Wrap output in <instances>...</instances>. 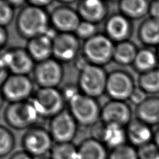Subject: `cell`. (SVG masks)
Masks as SVG:
<instances>
[{
    "mask_svg": "<svg viewBox=\"0 0 159 159\" xmlns=\"http://www.w3.org/2000/svg\"><path fill=\"white\" fill-rule=\"evenodd\" d=\"M79 41L75 34L59 33L53 40V56L59 62H70L78 55Z\"/></svg>",
    "mask_w": 159,
    "mask_h": 159,
    "instance_id": "4fadbf2b",
    "label": "cell"
},
{
    "mask_svg": "<svg viewBox=\"0 0 159 159\" xmlns=\"http://www.w3.org/2000/svg\"><path fill=\"white\" fill-rule=\"evenodd\" d=\"M100 118L104 124L125 127L132 121V111L125 101L112 100L101 110Z\"/></svg>",
    "mask_w": 159,
    "mask_h": 159,
    "instance_id": "9a60e30c",
    "label": "cell"
},
{
    "mask_svg": "<svg viewBox=\"0 0 159 159\" xmlns=\"http://www.w3.org/2000/svg\"><path fill=\"white\" fill-rule=\"evenodd\" d=\"M33 71L35 80L40 88H56L63 78L62 65L55 59L38 63Z\"/></svg>",
    "mask_w": 159,
    "mask_h": 159,
    "instance_id": "9c48e42d",
    "label": "cell"
},
{
    "mask_svg": "<svg viewBox=\"0 0 159 159\" xmlns=\"http://www.w3.org/2000/svg\"><path fill=\"white\" fill-rule=\"evenodd\" d=\"M107 147L95 138L86 139L77 147V159H108Z\"/></svg>",
    "mask_w": 159,
    "mask_h": 159,
    "instance_id": "ffe728a7",
    "label": "cell"
},
{
    "mask_svg": "<svg viewBox=\"0 0 159 159\" xmlns=\"http://www.w3.org/2000/svg\"><path fill=\"white\" fill-rule=\"evenodd\" d=\"M114 48L113 42L106 34H97L85 41L83 53L87 63L103 66L113 59Z\"/></svg>",
    "mask_w": 159,
    "mask_h": 159,
    "instance_id": "7a4b0ae2",
    "label": "cell"
},
{
    "mask_svg": "<svg viewBox=\"0 0 159 159\" xmlns=\"http://www.w3.org/2000/svg\"><path fill=\"white\" fill-rule=\"evenodd\" d=\"M4 96H3L2 92H0V109H1V107L3 106V103H4Z\"/></svg>",
    "mask_w": 159,
    "mask_h": 159,
    "instance_id": "b9f144b4",
    "label": "cell"
},
{
    "mask_svg": "<svg viewBox=\"0 0 159 159\" xmlns=\"http://www.w3.org/2000/svg\"><path fill=\"white\" fill-rule=\"evenodd\" d=\"M138 36L144 44L149 46L159 45V20L150 17L141 24Z\"/></svg>",
    "mask_w": 159,
    "mask_h": 159,
    "instance_id": "cb8c5ba5",
    "label": "cell"
},
{
    "mask_svg": "<svg viewBox=\"0 0 159 159\" xmlns=\"http://www.w3.org/2000/svg\"><path fill=\"white\" fill-rule=\"evenodd\" d=\"M51 3L52 2L49 1V0H41V1H39V0H32V1L29 2V4L35 7L44 8V7L51 4Z\"/></svg>",
    "mask_w": 159,
    "mask_h": 159,
    "instance_id": "74e56055",
    "label": "cell"
},
{
    "mask_svg": "<svg viewBox=\"0 0 159 159\" xmlns=\"http://www.w3.org/2000/svg\"><path fill=\"white\" fill-rule=\"evenodd\" d=\"M108 159H139L137 149L131 144H125L111 149Z\"/></svg>",
    "mask_w": 159,
    "mask_h": 159,
    "instance_id": "f546056e",
    "label": "cell"
},
{
    "mask_svg": "<svg viewBox=\"0 0 159 159\" xmlns=\"http://www.w3.org/2000/svg\"><path fill=\"white\" fill-rule=\"evenodd\" d=\"M31 101L40 117L53 118L64 111L66 101L62 93L56 88H39Z\"/></svg>",
    "mask_w": 159,
    "mask_h": 159,
    "instance_id": "8992f818",
    "label": "cell"
},
{
    "mask_svg": "<svg viewBox=\"0 0 159 159\" xmlns=\"http://www.w3.org/2000/svg\"><path fill=\"white\" fill-rule=\"evenodd\" d=\"M149 13L150 17L159 20V1L150 2Z\"/></svg>",
    "mask_w": 159,
    "mask_h": 159,
    "instance_id": "d590c367",
    "label": "cell"
},
{
    "mask_svg": "<svg viewBox=\"0 0 159 159\" xmlns=\"http://www.w3.org/2000/svg\"><path fill=\"white\" fill-rule=\"evenodd\" d=\"M67 102L70 114L78 124L93 126L100 118L101 110L95 98L79 92Z\"/></svg>",
    "mask_w": 159,
    "mask_h": 159,
    "instance_id": "3957f363",
    "label": "cell"
},
{
    "mask_svg": "<svg viewBox=\"0 0 159 159\" xmlns=\"http://www.w3.org/2000/svg\"><path fill=\"white\" fill-rule=\"evenodd\" d=\"M107 77L102 66L88 64L81 69L79 87L84 94L96 98L106 92Z\"/></svg>",
    "mask_w": 159,
    "mask_h": 159,
    "instance_id": "277c9868",
    "label": "cell"
},
{
    "mask_svg": "<svg viewBox=\"0 0 159 159\" xmlns=\"http://www.w3.org/2000/svg\"><path fill=\"white\" fill-rule=\"evenodd\" d=\"M146 94L147 93L144 92L141 88L135 87V89L133 91L131 96H130L129 100L131 101L133 104H135L137 106L142 103H143L147 98Z\"/></svg>",
    "mask_w": 159,
    "mask_h": 159,
    "instance_id": "836d02e7",
    "label": "cell"
},
{
    "mask_svg": "<svg viewBox=\"0 0 159 159\" xmlns=\"http://www.w3.org/2000/svg\"><path fill=\"white\" fill-rule=\"evenodd\" d=\"M50 20L53 29L59 33L75 34L81 20L77 11L62 5L53 11Z\"/></svg>",
    "mask_w": 159,
    "mask_h": 159,
    "instance_id": "5bb4252c",
    "label": "cell"
},
{
    "mask_svg": "<svg viewBox=\"0 0 159 159\" xmlns=\"http://www.w3.org/2000/svg\"><path fill=\"white\" fill-rule=\"evenodd\" d=\"M139 159H159V148L154 143H150L137 149Z\"/></svg>",
    "mask_w": 159,
    "mask_h": 159,
    "instance_id": "d6a6232c",
    "label": "cell"
},
{
    "mask_svg": "<svg viewBox=\"0 0 159 159\" xmlns=\"http://www.w3.org/2000/svg\"><path fill=\"white\" fill-rule=\"evenodd\" d=\"M0 57L4 61L8 72L12 75H27L35 69V61L27 50L12 48L6 51Z\"/></svg>",
    "mask_w": 159,
    "mask_h": 159,
    "instance_id": "7c38bea8",
    "label": "cell"
},
{
    "mask_svg": "<svg viewBox=\"0 0 159 159\" xmlns=\"http://www.w3.org/2000/svg\"><path fill=\"white\" fill-rule=\"evenodd\" d=\"M50 132L42 128H32L24 135L22 140V148L32 157L42 158L50 153L53 144Z\"/></svg>",
    "mask_w": 159,
    "mask_h": 159,
    "instance_id": "ba28073f",
    "label": "cell"
},
{
    "mask_svg": "<svg viewBox=\"0 0 159 159\" xmlns=\"http://www.w3.org/2000/svg\"><path fill=\"white\" fill-rule=\"evenodd\" d=\"M51 159H77V147L72 143H56L50 152Z\"/></svg>",
    "mask_w": 159,
    "mask_h": 159,
    "instance_id": "83f0119b",
    "label": "cell"
},
{
    "mask_svg": "<svg viewBox=\"0 0 159 159\" xmlns=\"http://www.w3.org/2000/svg\"><path fill=\"white\" fill-rule=\"evenodd\" d=\"M137 117L144 123L152 126L159 124V97L152 96L137 106Z\"/></svg>",
    "mask_w": 159,
    "mask_h": 159,
    "instance_id": "7402d4cb",
    "label": "cell"
},
{
    "mask_svg": "<svg viewBox=\"0 0 159 159\" xmlns=\"http://www.w3.org/2000/svg\"><path fill=\"white\" fill-rule=\"evenodd\" d=\"M157 57H158V62H159V45L158 46V50H157Z\"/></svg>",
    "mask_w": 159,
    "mask_h": 159,
    "instance_id": "7bdbcfd3",
    "label": "cell"
},
{
    "mask_svg": "<svg viewBox=\"0 0 159 159\" xmlns=\"http://www.w3.org/2000/svg\"><path fill=\"white\" fill-rule=\"evenodd\" d=\"M39 159H51V158L50 157L49 158H48V157H42V158H39Z\"/></svg>",
    "mask_w": 159,
    "mask_h": 159,
    "instance_id": "ee69618b",
    "label": "cell"
},
{
    "mask_svg": "<svg viewBox=\"0 0 159 159\" xmlns=\"http://www.w3.org/2000/svg\"><path fill=\"white\" fill-rule=\"evenodd\" d=\"M76 11L81 20L97 25L106 18L107 7L99 0H85L79 2Z\"/></svg>",
    "mask_w": 159,
    "mask_h": 159,
    "instance_id": "e0dca14e",
    "label": "cell"
},
{
    "mask_svg": "<svg viewBox=\"0 0 159 159\" xmlns=\"http://www.w3.org/2000/svg\"><path fill=\"white\" fill-rule=\"evenodd\" d=\"M15 138L9 130L0 125V158L5 157L13 151Z\"/></svg>",
    "mask_w": 159,
    "mask_h": 159,
    "instance_id": "f1b7e54d",
    "label": "cell"
},
{
    "mask_svg": "<svg viewBox=\"0 0 159 159\" xmlns=\"http://www.w3.org/2000/svg\"><path fill=\"white\" fill-rule=\"evenodd\" d=\"M138 50L134 43L128 41L118 43L115 45L113 59L116 63L127 66L134 63Z\"/></svg>",
    "mask_w": 159,
    "mask_h": 159,
    "instance_id": "d4e9b609",
    "label": "cell"
},
{
    "mask_svg": "<svg viewBox=\"0 0 159 159\" xmlns=\"http://www.w3.org/2000/svg\"><path fill=\"white\" fill-rule=\"evenodd\" d=\"M8 2H10V4L14 8L21 7V6H22L25 3L24 1H16H16H8Z\"/></svg>",
    "mask_w": 159,
    "mask_h": 159,
    "instance_id": "60d3db41",
    "label": "cell"
},
{
    "mask_svg": "<svg viewBox=\"0 0 159 159\" xmlns=\"http://www.w3.org/2000/svg\"><path fill=\"white\" fill-rule=\"evenodd\" d=\"M150 2L146 0H123L118 5L121 14L129 20H138L149 11Z\"/></svg>",
    "mask_w": 159,
    "mask_h": 159,
    "instance_id": "603a6c76",
    "label": "cell"
},
{
    "mask_svg": "<svg viewBox=\"0 0 159 159\" xmlns=\"http://www.w3.org/2000/svg\"><path fill=\"white\" fill-rule=\"evenodd\" d=\"M75 34L77 36L79 39H81L87 41L97 34L96 25L81 20L75 32Z\"/></svg>",
    "mask_w": 159,
    "mask_h": 159,
    "instance_id": "4dcf8cb0",
    "label": "cell"
},
{
    "mask_svg": "<svg viewBox=\"0 0 159 159\" xmlns=\"http://www.w3.org/2000/svg\"><path fill=\"white\" fill-rule=\"evenodd\" d=\"M127 139L130 144L138 148L152 143L154 138V133L148 124L139 120L133 119L127 126Z\"/></svg>",
    "mask_w": 159,
    "mask_h": 159,
    "instance_id": "ac0fdd59",
    "label": "cell"
},
{
    "mask_svg": "<svg viewBox=\"0 0 159 159\" xmlns=\"http://www.w3.org/2000/svg\"><path fill=\"white\" fill-rule=\"evenodd\" d=\"M1 88L4 100L13 103L27 101L33 93L34 84L27 75L11 74Z\"/></svg>",
    "mask_w": 159,
    "mask_h": 159,
    "instance_id": "52a82bcc",
    "label": "cell"
},
{
    "mask_svg": "<svg viewBox=\"0 0 159 159\" xmlns=\"http://www.w3.org/2000/svg\"><path fill=\"white\" fill-rule=\"evenodd\" d=\"M154 143L159 148V128L156 130V131L154 133Z\"/></svg>",
    "mask_w": 159,
    "mask_h": 159,
    "instance_id": "ab89813d",
    "label": "cell"
},
{
    "mask_svg": "<svg viewBox=\"0 0 159 159\" xmlns=\"http://www.w3.org/2000/svg\"><path fill=\"white\" fill-rule=\"evenodd\" d=\"M98 140L111 149L126 144L127 134L125 127L113 124H104Z\"/></svg>",
    "mask_w": 159,
    "mask_h": 159,
    "instance_id": "44dd1931",
    "label": "cell"
},
{
    "mask_svg": "<svg viewBox=\"0 0 159 159\" xmlns=\"http://www.w3.org/2000/svg\"><path fill=\"white\" fill-rule=\"evenodd\" d=\"M8 159H34V157L26 152H25L24 150H22V151L15 152Z\"/></svg>",
    "mask_w": 159,
    "mask_h": 159,
    "instance_id": "8d00e7d4",
    "label": "cell"
},
{
    "mask_svg": "<svg viewBox=\"0 0 159 159\" xmlns=\"http://www.w3.org/2000/svg\"><path fill=\"white\" fill-rule=\"evenodd\" d=\"M106 36L113 42L128 41L132 34V25L130 20L122 14H116L108 19L105 25Z\"/></svg>",
    "mask_w": 159,
    "mask_h": 159,
    "instance_id": "2e32d148",
    "label": "cell"
},
{
    "mask_svg": "<svg viewBox=\"0 0 159 159\" xmlns=\"http://www.w3.org/2000/svg\"><path fill=\"white\" fill-rule=\"evenodd\" d=\"M135 89L133 79L128 73L116 70L108 75L106 93L112 100H128Z\"/></svg>",
    "mask_w": 159,
    "mask_h": 159,
    "instance_id": "30bf717a",
    "label": "cell"
},
{
    "mask_svg": "<svg viewBox=\"0 0 159 159\" xmlns=\"http://www.w3.org/2000/svg\"><path fill=\"white\" fill-rule=\"evenodd\" d=\"M158 62L157 53L152 50L144 48L138 50L133 65L135 69L142 74L156 69Z\"/></svg>",
    "mask_w": 159,
    "mask_h": 159,
    "instance_id": "484cf974",
    "label": "cell"
},
{
    "mask_svg": "<svg viewBox=\"0 0 159 159\" xmlns=\"http://www.w3.org/2000/svg\"><path fill=\"white\" fill-rule=\"evenodd\" d=\"M77 122L70 112L62 111L52 118L50 133L56 143H72L77 131Z\"/></svg>",
    "mask_w": 159,
    "mask_h": 159,
    "instance_id": "8fae6325",
    "label": "cell"
},
{
    "mask_svg": "<svg viewBox=\"0 0 159 159\" xmlns=\"http://www.w3.org/2000/svg\"><path fill=\"white\" fill-rule=\"evenodd\" d=\"M14 8L8 1L0 0V27H6L12 22Z\"/></svg>",
    "mask_w": 159,
    "mask_h": 159,
    "instance_id": "1f68e13d",
    "label": "cell"
},
{
    "mask_svg": "<svg viewBox=\"0 0 159 159\" xmlns=\"http://www.w3.org/2000/svg\"><path fill=\"white\" fill-rule=\"evenodd\" d=\"M26 50L37 64L46 61L53 56V39L46 35L32 39L29 40Z\"/></svg>",
    "mask_w": 159,
    "mask_h": 159,
    "instance_id": "d6986e66",
    "label": "cell"
},
{
    "mask_svg": "<svg viewBox=\"0 0 159 159\" xmlns=\"http://www.w3.org/2000/svg\"><path fill=\"white\" fill-rule=\"evenodd\" d=\"M8 39V34L5 27H0V50L7 43Z\"/></svg>",
    "mask_w": 159,
    "mask_h": 159,
    "instance_id": "f35d334b",
    "label": "cell"
},
{
    "mask_svg": "<svg viewBox=\"0 0 159 159\" xmlns=\"http://www.w3.org/2000/svg\"><path fill=\"white\" fill-rule=\"evenodd\" d=\"M8 77V70L2 59L0 57V87Z\"/></svg>",
    "mask_w": 159,
    "mask_h": 159,
    "instance_id": "e575fe53",
    "label": "cell"
},
{
    "mask_svg": "<svg viewBox=\"0 0 159 159\" xmlns=\"http://www.w3.org/2000/svg\"><path fill=\"white\" fill-rule=\"evenodd\" d=\"M50 16L44 8L27 5L16 19L17 30L22 37L32 39L46 35L50 30Z\"/></svg>",
    "mask_w": 159,
    "mask_h": 159,
    "instance_id": "6da1fadb",
    "label": "cell"
},
{
    "mask_svg": "<svg viewBox=\"0 0 159 159\" xmlns=\"http://www.w3.org/2000/svg\"><path fill=\"white\" fill-rule=\"evenodd\" d=\"M139 84L144 92L154 94L159 92V69L142 73L139 79Z\"/></svg>",
    "mask_w": 159,
    "mask_h": 159,
    "instance_id": "4316f807",
    "label": "cell"
},
{
    "mask_svg": "<svg viewBox=\"0 0 159 159\" xmlns=\"http://www.w3.org/2000/svg\"><path fill=\"white\" fill-rule=\"evenodd\" d=\"M39 117L40 116L31 101L10 103L4 112L7 123L11 128L18 130L31 129Z\"/></svg>",
    "mask_w": 159,
    "mask_h": 159,
    "instance_id": "5b68a950",
    "label": "cell"
}]
</instances>
